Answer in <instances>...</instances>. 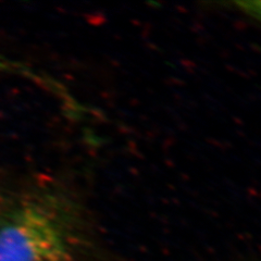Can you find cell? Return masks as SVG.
Returning <instances> with one entry per match:
<instances>
[{"mask_svg": "<svg viewBox=\"0 0 261 261\" xmlns=\"http://www.w3.org/2000/svg\"><path fill=\"white\" fill-rule=\"evenodd\" d=\"M70 242L55 200L28 197L0 211V261H69Z\"/></svg>", "mask_w": 261, "mask_h": 261, "instance_id": "obj_1", "label": "cell"}]
</instances>
